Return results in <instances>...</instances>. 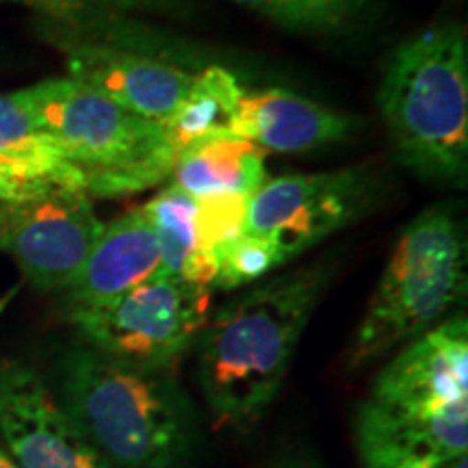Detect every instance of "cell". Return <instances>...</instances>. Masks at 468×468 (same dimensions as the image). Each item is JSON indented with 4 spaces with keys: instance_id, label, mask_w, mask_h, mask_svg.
<instances>
[{
    "instance_id": "7a4b0ae2",
    "label": "cell",
    "mask_w": 468,
    "mask_h": 468,
    "mask_svg": "<svg viewBox=\"0 0 468 468\" xmlns=\"http://www.w3.org/2000/svg\"><path fill=\"white\" fill-rule=\"evenodd\" d=\"M58 403L111 468H180L196 444L193 408L172 371L117 362L76 345Z\"/></svg>"
},
{
    "instance_id": "7402d4cb",
    "label": "cell",
    "mask_w": 468,
    "mask_h": 468,
    "mask_svg": "<svg viewBox=\"0 0 468 468\" xmlns=\"http://www.w3.org/2000/svg\"><path fill=\"white\" fill-rule=\"evenodd\" d=\"M0 3H20L25 7L37 11L42 16H58L74 5V0H0Z\"/></svg>"
},
{
    "instance_id": "ac0fdd59",
    "label": "cell",
    "mask_w": 468,
    "mask_h": 468,
    "mask_svg": "<svg viewBox=\"0 0 468 468\" xmlns=\"http://www.w3.org/2000/svg\"><path fill=\"white\" fill-rule=\"evenodd\" d=\"M295 33L351 31L371 14L373 0H230Z\"/></svg>"
},
{
    "instance_id": "52a82bcc",
    "label": "cell",
    "mask_w": 468,
    "mask_h": 468,
    "mask_svg": "<svg viewBox=\"0 0 468 468\" xmlns=\"http://www.w3.org/2000/svg\"><path fill=\"white\" fill-rule=\"evenodd\" d=\"M210 289L159 276L98 308L69 317L85 343L124 365L172 371L200 338L208 319Z\"/></svg>"
},
{
    "instance_id": "ba28073f",
    "label": "cell",
    "mask_w": 468,
    "mask_h": 468,
    "mask_svg": "<svg viewBox=\"0 0 468 468\" xmlns=\"http://www.w3.org/2000/svg\"><path fill=\"white\" fill-rule=\"evenodd\" d=\"M373 189L367 167L265 180L248 197L245 232L265 239L289 262L354 224L373 202Z\"/></svg>"
},
{
    "instance_id": "5bb4252c",
    "label": "cell",
    "mask_w": 468,
    "mask_h": 468,
    "mask_svg": "<svg viewBox=\"0 0 468 468\" xmlns=\"http://www.w3.org/2000/svg\"><path fill=\"white\" fill-rule=\"evenodd\" d=\"M351 117L280 87L243 91L232 120V137L259 145L262 152L302 154L343 142Z\"/></svg>"
},
{
    "instance_id": "ffe728a7",
    "label": "cell",
    "mask_w": 468,
    "mask_h": 468,
    "mask_svg": "<svg viewBox=\"0 0 468 468\" xmlns=\"http://www.w3.org/2000/svg\"><path fill=\"white\" fill-rule=\"evenodd\" d=\"M0 148L55 163V165L76 167L48 134L28 120L25 111L11 101V96H3V93H0Z\"/></svg>"
},
{
    "instance_id": "484cf974",
    "label": "cell",
    "mask_w": 468,
    "mask_h": 468,
    "mask_svg": "<svg viewBox=\"0 0 468 468\" xmlns=\"http://www.w3.org/2000/svg\"><path fill=\"white\" fill-rule=\"evenodd\" d=\"M444 468H468V464H466V455H464V458H458V460L447 462V464H444Z\"/></svg>"
},
{
    "instance_id": "3957f363",
    "label": "cell",
    "mask_w": 468,
    "mask_h": 468,
    "mask_svg": "<svg viewBox=\"0 0 468 468\" xmlns=\"http://www.w3.org/2000/svg\"><path fill=\"white\" fill-rule=\"evenodd\" d=\"M378 107L399 163L419 178L464 186L468 174V44L442 22L397 46Z\"/></svg>"
},
{
    "instance_id": "9a60e30c",
    "label": "cell",
    "mask_w": 468,
    "mask_h": 468,
    "mask_svg": "<svg viewBox=\"0 0 468 468\" xmlns=\"http://www.w3.org/2000/svg\"><path fill=\"white\" fill-rule=\"evenodd\" d=\"M174 183L191 197H250L267 180L265 152L245 139L226 137L193 145L176 159Z\"/></svg>"
},
{
    "instance_id": "cb8c5ba5",
    "label": "cell",
    "mask_w": 468,
    "mask_h": 468,
    "mask_svg": "<svg viewBox=\"0 0 468 468\" xmlns=\"http://www.w3.org/2000/svg\"><path fill=\"white\" fill-rule=\"evenodd\" d=\"M0 468H20L3 447H0Z\"/></svg>"
},
{
    "instance_id": "603a6c76",
    "label": "cell",
    "mask_w": 468,
    "mask_h": 468,
    "mask_svg": "<svg viewBox=\"0 0 468 468\" xmlns=\"http://www.w3.org/2000/svg\"><path fill=\"white\" fill-rule=\"evenodd\" d=\"M447 462H441L436 458H423V460H414V462H408V464H403L399 468H444Z\"/></svg>"
},
{
    "instance_id": "30bf717a",
    "label": "cell",
    "mask_w": 468,
    "mask_h": 468,
    "mask_svg": "<svg viewBox=\"0 0 468 468\" xmlns=\"http://www.w3.org/2000/svg\"><path fill=\"white\" fill-rule=\"evenodd\" d=\"M0 434L20 468H111L25 362H0Z\"/></svg>"
},
{
    "instance_id": "7c38bea8",
    "label": "cell",
    "mask_w": 468,
    "mask_h": 468,
    "mask_svg": "<svg viewBox=\"0 0 468 468\" xmlns=\"http://www.w3.org/2000/svg\"><path fill=\"white\" fill-rule=\"evenodd\" d=\"M356 447L365 468H399L423 458L441 462L464 458L468 403L419 412L367 399L356 417Z\"/></svg>"
},
{
    "instance_id": "4fadbf2b",
    "label": "cell",
    "mask_w": 468,
    "mask_h": 468,
    "mask_svg": "<svg viewBox=\"0 0 468 468\" xmlns=\"http://www.w3.org/2000/svg\"><path fill=\"white\" fill-rule=\"evenodd\" d=\"M161 276V251L144 207L104 224L83 269L66 289L69 313L98 308Z\"/></svg>"
},
{
    "instance_id": "9c48e42d",
    "label": "cell",
    "mask_w": 468,
    "mask_h": 468,
    "mask_svg": "<svg viewBox=\"0 0 468 468\" xmlns=\"http://www.w3.org/2000/svg\"><path fill=\"white\" fill-rule=\"evenodd\" d=\"M104 224L93 197L57 186L0 208V250L35 289H66L83 269Z\"/></svg>"
},
{
    "instance_id": "277c9868",
    "label": "cell",
    "mask_w": 468,
    "mask_h": 468,
    "mask_svg": "<svg viewBox=\"0 0 468 468\" xmlns=\"http://www.w3.org/2000/svg\"><path fill=\"white\" fill-rule=\"evenodd\" d=\"M9 96L85 174L91 197L142 193L174 172L178 150L161 122L133 113L69 76Z\"/></svg>"
},
{
    "instance_id": "d4e9b609",
    "label": "cell",
    "mask_w": 468,
    "mask_h": 468,
    "mask_svg": "<svg viewBox=\"0 0 468 468\" xmlns=\"http://www.w3.org/2000/svg\"><path fill=\"white\" fill-rule=\"evenodd\" d=\"M14 295H16V289H11V291L7 292V295H3V297H0V313H3V310L9 306V302L14 300Z\"/></svg>"
},
{
    "instance_id": "8992f818",
    "label": "cell",
    "mask_w": 468,
    "mask_h": 468,
    "mask_svg": "<svg viewBox=\"0 0 468 468\" xmlns=\"http://www.w3.org/2000/svg\"><path fill=\"white\" fill-rule=\"evenodd\" d=\"M44 27L66 57L69 79L133 113L165 124L191 90L196 72L124 14L80 3L66 16L44 17Z\"/></svg>"
},
{
    "instance_id": "8fae6325",
    "label": "cell",
    "mask_w": 468,
    "mask_h": 468,
    "mask_svg": "<svg viewBox=\"0 0 468 468\" xmlns=\"http://www.w3.org/2000/svg\"><path fill=\"white\" fill-rule=\"evenodd\" d=\"M368 399L436 412L468 403V321L453 314L399 347L373 382Z\"/></svg>"
},
{
    "instance_id": "44dd1931",
    "label": "cell",
    "mask_w": 468,
    "mask_h": 468,
    "mask_svg": "<svg viewBox=\"0 0 468 468\" xmlns=\"http://www.w3.org/2000/svg\"><path fill=\"white\" fill-rule=\"evenodd\" d=\"M117 14H185V0H83Z\"/></svg>"
},
{
    "instance_id": "2e32d148",
    "label": "cell",
    "mask_w": 468,
    "mask_h": 468,
    "mask_svg": "<svg viewBox=\"0 0 468 468\" xmlns=\"http://www.w3.org/2000/svg\"><path fill=\"white\" fill-rule=\"evenodd\" d=\"M243 91L230 69L208 66L196 72L185 101L163 124L178 154L193 145L232 137V120Z\"/></svg>"
},
{
    "instance_id": "e0dca14e",
    "label": "cell",
    "mask_w": 468,
    "mask_h": 468,
    "mask_svg": "<svg viewBox=\"0 0 468 468\" xmlns=\"http://www.w3.org/2000/svg\"><path fill=\"white\" fill-rule=\"evenodd\" d=\"M161 251V276L186 282L196 261L197 200L169 185L145 204Z\"/></svg>"
},
{
    "instance_id": "d6986e66",
    "label": "cell",
    "mask_w": 468,
    "mask_h": 468,
    "mask_svg": "<svg viewBox=\"0 0 468 468\" xmlns=\"http://www.w3.org/2000/svg\"><path fill=\"white\" fill-rule=\"evenodd\" d=\"M284 265L280 251L265 239L254 237L245 232L237 241L221 251L218 261V278L213 289L234 291L243 289L251 282H259L261 278L276 271Z\"/></svg>"
},
{
    "instance_id": "4316f807",
    "label": "cell",
    "mask_w": 468,
    "mask_h": 468,
    "mask_svg": "<svg viewBox=\"0 0 468 468\" xmlns=\"http://www.w3.org/2000/svg\"><path fill=\"white\" fill-rule=\"evenodd\" d=\"M282 468H314V466H310V464H302V462H297V464H284Z\"/></svg>"
},
{
    "instance_id": "5b68a950",
    "label": "cell",
    "mask_w": 468,
    "mask_h": 468,
    "mask_svg": "<svg viewBox=\"0 0 468 468\" xmlns=\"http://www.w3.org/2000/svg\"><path fill=\"white\" fill-rule=\"evenodd\" d=\"M466 234L447 207L419 213L397 239L349 347L354 368L441 325L466 297Z\"/></svg>"
},
{
    "instance_id": "6da1fadb",
    "label": "cell",
    "mask_w": 468,
    "mask_h": 468,
    "mask_svg": "<svg viewBox=\"0 0 468 468\" xmlns=\"http://www.w3.org/2000/svg\"><path fill=\"white\" fill-rule=\"evenodd\" d=\"M325 280L321 262L292 269L208 314L197 379L219 425H250L271 406Z\"/></svg>"
}]
</instances>
